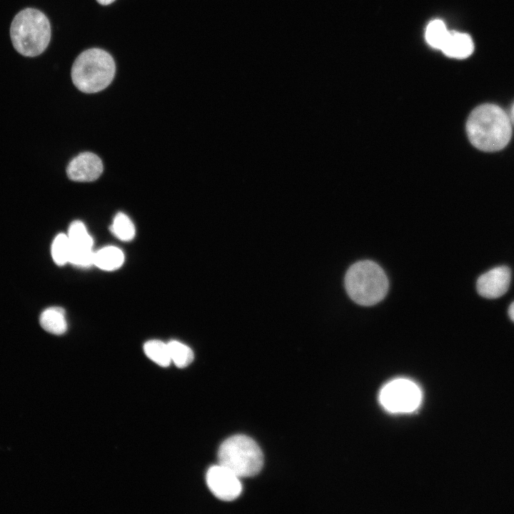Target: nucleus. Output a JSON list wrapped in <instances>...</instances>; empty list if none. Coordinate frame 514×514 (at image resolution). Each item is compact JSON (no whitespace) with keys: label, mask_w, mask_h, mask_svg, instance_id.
I'll use <instances>...</instances> for the list:
<instances>
[{"label":"nucleus","mask_w":514,"mask_h":514,"mask_svg":"<svg viewBox=\"0 0 514 514\" xmlns=\"http://www.w3.org/2000/svg\"><path fill=\"white\" fill-rule=\"evenodd\" d=\"M450 31H448L444 22L440 19L431 21L425 30L427 42L433 48L441 49Z\"/></svg>","instance_id":"16"},{"label":"nucleus","mask_w":514,"mask_h":514,"mask_svg":"<svg viewBox=\"0 0 514 514\" xmlns=\"http://www.w3.org/2000/svg\"><path fill=\"white\" fill-rule=\"evenodd\" d=\"M143 351L151 361L161 366H168L171 362L168 343L151 340L144 344Z\"/></svg>","instance_id":"14"},{"label":"nucleus","mask_w":514,"mask_h":514,"mask_svg":"<svg viewBox=\"0 0 514 514\" xmlns=\"http://www.w3.org/2000/svg\"><path fill=\"white\" fill-rule=\"evenodd\" d=\"M67 236L70 243L69 263L83 268L94 265L93 238L84 223L72 222Z\"/></svg>","instance_id":"7"},{"label":"nucleus","mask_w":514,"mask_h":514,"mask_svg":"<svg viewBox=\"0 0 514 514\" xmlns=\"http://www.w3.org/2000/svg\"><path fill=\"white\" fill-rule=\"evenodd\" d=\"M51 256L59 266L69 263L70 243L66 234L59 233L55 237L51 245Z\"/></svg>","instance_id":"18"},{"label":"nucleus","mask_w":514,"mask_h":514,"mask_svg":"<svg viewBox=\"0 0 514 514\" xmlns=\"http://www.w3.org/2000/svg\"><path fill=\"white\" fill-rule=\"evenodd\" d=\"M218 458L219 464L239 478L258 474L262 468L263 457L258 444L250 437L233 435L221 445Z\"/></svg>","instance_id":"5"},{"label":"nucleus","mask_w":514,"mask_h":514,"mask_svg":"<svg viewBox=\"0 0 514 514\" xmlns=\"http://www.w3.org/2000/svg\"><path fill=\"white\" fill-rule=\"evenodd\" d=\"M206 482L213 494L225 501L233 500L242 490L239 477L220 464L208 469Z\"/></svg>","instance_id":"8"},{"label":"nucleus","mask_w":514,"mask_h":514,"mask_svg":"<svg viewBox=\"0 0 514 514\" xmlns=\"http://www.w3.org/2000/svg\"><path fill=\"white\" fill-rule=\"evenodd\" d=\"M124 262V254L117 247L106 246L94 253V265L104 271L116 270Z\"/></svg>","instance_id":"13"},{"label":"nucleus","mask_w":514,"mask_h":514,"mask_svg":"<svg viewBox=\"0 0 514 514\" xmlns=\"http://www.w3.org/2000/svg\"><path fill=\"white\" fill-rule=\"evenodd\" d=\"M345 286L353 301L362 306H371L385 297L388 281L378 264L371 261H362L348 268L345 276Z\"/></svg>","instance_id":"4"},{"label":"nucleus","mask_w":514,"mask_h":514,"mask_svg":"<svg viewBox=\"0 0 514 514\" xmlns=\"http://www.w3.org/2000/svg\"><path fill=\"white\" fill-rule=\"evenodd\" d=\"M511 121L498 106L482 104L468 116L466 131L470 143L487 152L497 151L508 143L512 136Z\"/></svg>","instance_id":"1"},{"label":"nucleus","mask_w":514,"mask_h":514,"mask_svg":"<svg viewBox=\"0 0 514 514\" xmlns=\"http://www.w3.org/2000/svg\"><path fill=\"white\" fill-rule=\"evenodd\" d=\"M39 321L46 331L54 335H62L67 330L66 313L60 307H51L44 310Z\"/></svg>","instance_id":"12"},{"label":"nucleus","mask_w":514,"mask_h":514,"mask_svg":"<svg viewBox=\"0 0 514 514\" xmlns=\"http://www.w3.org/2000/svg\"><path fill=\"white\" fill-rule=\"evenodd\" d=\"M474 44L471 37L465 33L450 31L441 51L448 56L464 59L473 51Z\"/></svg>","instance_id":"11"},{"label":"nucleus","mask_w":514,"mask_h":514,"mask_svg":"<svg viewBox=\"0 0 514 514\" xmlns=\"http://www.w3.org/2000/svg\"><path fill=\"white\" fill-rule=\"evenodd\" d=\"M171 361L178 368L188 366L193 359L192 350L186 345L178 341L168 343Z\"/></svg>","instance_id":"17"},{"label":"nucleus","mask_w":514,"mask_h":514,"mask_svg":"<svg viewBox=\"0 0 514 514\" xmlns=\"http://www.w3.org/2000/svg\"><path fill=\"white\" fill-rule=\"evenodd\" d=\"M421 400V392L413 381L398 378L387 383L380 393L383 407L393 413H407L415 410Z\"/></svg>","instance_id":"6"},{"label":"nucleus","mask_w":514,"mask_h":514,"mask_svg":"<svg viewBox=\"0 0 514 514\" xmlns=\"http://www.w3.org/2000/svg\"><path fill=\"white\" fill-rule=\"evenodd\" d=\"M510 120L511 121V124H514V104H513L511 111H510Z\"/></svg>","instance_id":"21"},{"label":"nucleus","mask_w":514,"mask_h":514,"mask_svg":"<svg viewBox=\"0 0 514 514\" xmlns=\"http://www.w3.org/2000/svg\"><path fill=\"white\" fill-rule=\"evenodd\" d=\"M102 172L101 158L91 152H84L76 156L66 168L67 176L71 180L81 182L95 181Z\"/></svg>","instance_id":"10"},{"label":"nucleus","mask_w":514,"mask_h":514,"mask_svg":"<svg viewBox=\"0 0 514 514\" xmlns=\"http://www.w3.org/2000/svg\"><path fill=\"white\" fill-rule=\"evenodd\" d=\"M508 315L510 319L514 322V301L509 306Z\"/></svg>","instance_id":"19"},{"label":"nucleus","mask_w":514,"mask_h":514,"mask_svg":"<svg viewBox=\"0 0 514 514\" xmlns=\"http://www.w3.org/2000/svg\"><path fill=\"white\" fill-rule=\"evenodd\" d=\"M510 279L511 271L508 266H501L492 268L478 278V293L486 298H499L508 290Z\"/></svg>","instance_id":"9"},{"label":"nucleus","mask_w":514,"mask_h":514,"mask_svg":"<svg viewBox=\"0 0 514 514\" xmlns=\"http://www.w3.org/2000/svg\"><path fill=\"white\" fill-rule=\"evenodd\" d=\"M10 36L14 49L24 56H39L47 48L51 39L50 22L38 9L27 8L14 18Z\"/></svg>","instance_id":"2"},{"label":"nucleus","mask_w":514,"mask_h":514,"mask_svg":"<svg viewBox=\"0 0 514 514\" xmlns=\"http://www.w3.org/2000/svg\"><path fill=\"white\" fill-rule=\"evenodd\" d=\"M110 230L117 238L123 241H131L136 233L132 221L121 212L118 213L114 218Z\"/></svg>","instance_id":"15"},{"label":"nucleus","mask_w":514,"mask_h":514,"mask_svg":"<svg viewBox=\"0 0 514 514\" xmlns=\"http://www.w3.org/2000/svg\"><path fill=\"white\" fill-rule=\"evenodd\" d=\"M101 5H109L113 3L115 0H96Z\"/></svg>","instance_id":"20"},{"label":"nucleus","mask_w":514,"mask_h":514,"mask_svg":"<svg viewBox=\"0 0 514 514\" xmlns=\"http://www.w3.org/2000/svg\"><path fill=\"white\" fill-rule=\"evenodd\" d=\"M116 66L106 51L92 48L81 53L71 69L74 86L84 93H96L106 89L113 81Z\"/></svg>","instance_id":"3"}]
</instances>
